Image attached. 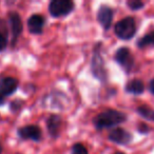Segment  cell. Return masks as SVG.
<instances>
[{"mask_svg":"<svg viewBox=\"0 0 154 154\" xmlns=\"http://www.w3.org/2000/svg\"><path fill=\"white\" fill-rule=\"evenodd\" d=\"M9 22L12 31V43L14 45L17 41L18 37L22 33L23 26H22V21L19 14L16 12H10L9 13Z\"/></svg>","mask_w":154,"mask_h":154,"instance_id":"obj_4","label":"cell"},{"mask_svg":"<svg viewBox=\"0 0 154 154\" xmlns=\"http://www.w3.org/2000/svg\"><path fill=\"white\" fill-rule=\"evenodd\" d=\"M150 91H151L152 94H154V79L150 82Z\"/></svg>","mask_w":154,"mask_h":154,"instance_id":"obj_19","label":"cell"},{"mask_svg":"<svg viewBox=\"0 0 154 154\" xmlns=\"http://www.w3.org/2000/svg\"><path fill=\"white\" fill-rule=\"evenodd\" d=\"M5 96H2V95L0 94V106L5 105Z\"/></svg>","mask_w":154,"mask_h":154,"instance_id":"obj_20","label":"cell"},{"mask_svg":"<svg viewBox=\"0 0 154 154\" xmlns=\"http://www.w3.org/2000/svg\"><path fill=\"white\" fill-rule=\"evenodd\" d=\"M72 154H88V151L82 145L76 143L72 148Z\"/></svg>","mask_w":154,"mask_h":154,"instance_id":"obj_15","label":"cell"},{"mask_svg":"<svg viewBox=\"0 0 154 154\" xmlns=\"http://www.w3.org/2000/svg\"><path fill=\"white\" fill-rule=\"evenodd\" d=\"M74 3L70 0H53L49 5V11L54 17L66 16L73 11Z\"/></svg>","mask_w":154,"mask_h":154,"instance_id":"obj_3","label":"cell"},{"mask_svg":"<svg viewBox=\"0 0 154 154\" xmlns=\"http://www.w3.org/2000/svg\"><path fill=\"white\" fill-rule=\"evenodd\" d=\"M127 5H128V7L132 10H139L143 7V3L141 2V1H138V0H131V1H129Z\"/></svg>","mask_w":154,"mask_h":154,"instance_id":"obj_16","label":"cell"},{"mask_svg":"<svg viewBox=\"0 0 154 154\" xmlns=\"http://www.w3.org/2000/svg\"><path fill=\"white\" fill-rule=\"evenodd\" d=\"M7 47H8L7 36L5 35V33H2L0 31V52H2L3 50H5Z\"/></svg>","mask_w":154,"mask_h":154,"instance_id":"obj_17","label":"cell"},{"mask_svg":"<svg viewBox=\"0 0 154 154\" xmlns=\"http://www.w3.org/2000/svg\"><path fill=\"white\" fill-rule=\"evenodd\" d=\"M115 59L118 63L122 64L125 69H128V70H130L133 64L132 55H131L129 49H127V48H122L116 52Z\"/></svg>","mask_w":154,"mask_h":154,"instance_id":"obj_9","label":"cell"},{"mask_svg":"<svg viewBox=\"0 0 154 154\" xmlns=\"http://www.w3.org/2000/svg\"><path fill=\"white\" fill-rule=\"evenodd\" d=\"M20 100H14L13 103H11V110L12 111H16V110L20 109Z\"/></svg>","mask_w":154,"mask_h":154,"instance_id":"obj_18","label":"cell"},{"mask_svg":"<svg viewBox=\"0 0 154 154\" xmlns=\"http://www.w3.org/2000/svg\"><path fill=\"white\" fill-rule=\"evenodd\" d=\"M136 32L135 20L132 17H126L118 21L115 26V33L120 39H130Z\"/></svg>","mask_w":154,"mask_h":154,"instance_id":"obj_2","label":"cell"},{"mask_svg":"<svg viewBox=\"0 0 154 154\" xmlns=\"http://www.w3.org/2000/svg\"><path fill=\"white\" fill-rule=\"evenodd\" d=\"M18 135L22 139H31V140L38 141L41 138V130L38 126L29 125L18 129Z\"/></svg>","mask_w":154,"mask_h":154,"instance_id":"obj_5","label":"cell"},{"mask_svg":"<svg viewBox=\"0 0 154 154\" xmlns=\"http://www.w3.org/2000/svg\"><path fill=\"white\" fill-rule=\"evenodd\" d=\"M112 17H113V12L110 8L101 7L97 13L98 21L101 23L103 29H109L112 23Z\"/></svg>","mask_w":154,"mask_h":154,"instance_id":"obj_10","label":"cell"},{"mask_svg":"<svg viewBox=\"0 0 154 154\" xmlns=\"http://www.w3.org/2000/svg\"><path fill=\"white\" fill-rule=\"evenodd\" d=\"M143 82L138 79H133L131 82H129L126 86V91L129 93H132V94H140L143 92Z\"/></svg>","mask_w":154,"mask_h":154,"instance_id":"obj_11","label":"cell"},{"mask_svg":"<svg viewBox=\"0 0 154 154\" xmlns=\"http://www.w3.org/2000/svg\"><path fill=\"white\" fill-rule=\"evenodd\" d=\"M110 140L114 141L116 143H119V145H126L129 141L132 139V136L129 132H127L124 129H114L112 132H110L109 134Z\"/></svg>","mask_w":154,"mask_h":154,"instance_id":"obj_8","label":"cell"},{"mask_svg":"<svg viewBox=\"0 0 154 154\" xmlns=\"http://www.w3.org/2000/svg\"><path fill=\"white\" fill-rule=\"evenodd\" d=\"M137 45H138V47H140V48H143V47H146V45H154V32L149 35H147V36L143 37V38L138 41Z\"/></svg>","mask_w":154,"mask_h":154,"instance_id":"obj_14","label":"cell"},{"mask_svg":"<svg viewBox=\"0 0 154 154\" xmlns=\"http://www.w3.org/2000/svg\"><path fill=\"white\" fill-rule=\"evenodd\" d=\"M43 26H45V19L42 16L38 15V14L32 15L28 20V29L31 34H41L43 30Z\"/></svg>","mask_w":154,"mask_h":154,"instance_id":"obj_7","label":"cell"},{"mask_svg":"<svg viewBox=\"0 0 154 154\" xmlns=\"http://www.w3.org/2000/svg\"><path fill=\"white\" fill-rule=\"evenodd\" d=\"M137 112H138L141 116H143V117L148 118V119L154 120V111L150 109V108L146 107V106H143V107H139L138 109H137Z\"/></svg>","mask_w":154,"mask_h":154,"instance_id":"obj_13","label":"cell"},{"mask_svg":"<svg viewBox=\"0 0 154 154\" xmlns=\"http://www.w3.org/2000/svg\"><path fill=\"white\" fill-rule=\"evenodd\" d=\"M60 124H61V120L58 116L53 115L48 119V129H49V132L51 133L52 136H56L58 133V130L60 128Z\"/></svg>","mask_w":154,"mask_h":154,"instance_id":"obj_12","label":"cell"},{"mask_svg":"<svg viewBox=\"0 0 154 154\" xmlns=\"http://www.w3.org/2000/svg\"><path fill=\"white\" fill-rule=\"evenodd\" d=\"M125 119L126 116L122 112H118L116 110H108L98 114L94 118V125L97 129L110 128L122 124V122H125Z\"/></svg>","mask_w":154,"mask_h":154,"instance_id":"obj_1","label":"cell"},{"mask_svg":"<svg viewBox=\"0 0 154 154\" xmlns=\"http://www.w3.org/2000/svg\"><path fill=\"white\" fill-rule=\"evenodd\" d=\"M115 154H124V153H122V152H116Z\"/></svg>","mask_w":154,"mask_h":154,"instance_id":"obj_22","label":"cell"},{"mask_svg":"<svg viewBox=\"0 0 154 154\" xmlns=\"http://www.w3.org/2000/svg\"><path fill=\"white\" fill-rule=\"evenodd\" d=\"M18 88V80L14 77L8 76L0 79V94L2 96H10Z\"/></svg>","mask_w":154,"mask_h":154,"instance_id":"obj_6","label":"cell"},{"mask_svg":"<svg viewBox=\"0 0 154 154\" xmlns=\"http://www.w3.org/2000/svg\"><path fill=\"white\" fill-rule=\"evenodd\" d=\"M1 152H2V146H1V143H0V154H1Z\"/></svg>","mask_w":154,"mask_h":154,"instance_id":"obj_21","label":"cell"}]
</instances>
